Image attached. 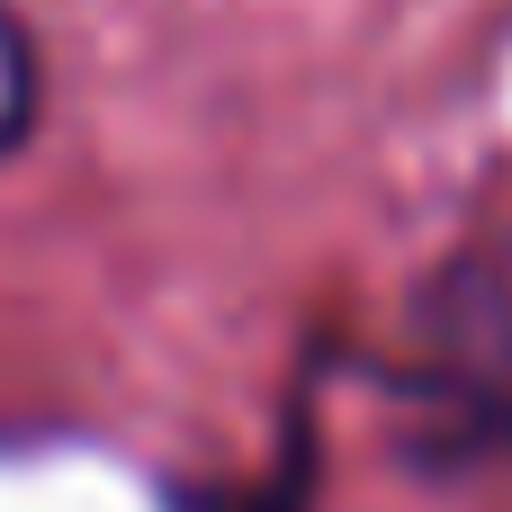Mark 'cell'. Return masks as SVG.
Returning a JSON list of instances; mask_svg holds the SVG:
<instances>
[{
	"instance_id": "obj_1",
	"label": "cell",
	"mask_w": 512,
	"mask_h": 512,
	"mask_svg": "<svg viewBox=\"0 0 512 512\" xmlns=\"http://www.w3.org/2000/svg\"><path fill=\"white\" fill-rule=\"evenodd\" d=\"M405 405V459L432 477H468L512 459V288L495 270H450L414 315V360L387 369Z\"/></svg>"
},
{
	"instance_id": "obj_2",
	"label": "cell",
	"mask_w": 512,
	"mask_h": 512,
	"mask_svg": "<svg viewBox=\"0 0 512 512\" xmlns=\"http://www.w3.org/2000/svg\"><path fill=\"white\" fill-rule=\"evenodd\" d=\"M36 117H45V45H36V27L0 0V162L36 144Z\"/></svg>"
},
{
	"instance_id": "obj_3",
	"label": "cell",
	"mask_w": 512,
	"mask_h": 512,
	"mask_svg": "<svg viewBox=\"0 0 512 512\" xmlns=\"http://www.w3.org/2000/svg\"><path fill=\"white\" fill-rule=\"evenodd\" d=\"M216 512H315V423H288V450L270 459V477H252Z\"/></svg>"
}]
</instances>
